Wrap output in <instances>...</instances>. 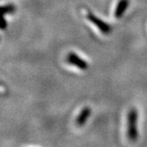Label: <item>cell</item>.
Instances as JSON below:
<instances>
[{"label": "cell", "instance_id": "cell-5", "mask_svg": "<svg viewBox=\"0 0 147 147\" xmlns=\"http://www.w3.org/2000/svg\"><path fill=\"white\" fill-rule=\"evenodd\" d=\"M130 3V0H119L115 9V17L116 19H120L126 13Z\"/></svg>", "mask_w": 147, "mask_h": 147}, {"label": "cell", "instance_id": "cell-6", "mask_svg": "<svg viewBox=\"0 0 147 147\" xmlns=\"http://www.w3.org/2000/svg\"><path fill=\"white\" fill-rule=\"evenodd\" d=\"M1 11H2V16L12 14V13H14L16 11V6L14 5V4H11V3L2 6Z\"/></svg>", "mask_w": 147, "mask_h": 147}, {"label": "cell", "instance_id": "cell-7", "mask_svg": "<svg viewBox=\"0 0 147 147\" xmlns=\"http://www.w3.org/2000/svg\"><path fill=\"white\" fill-rule=\"evenodd\" d=\"M2 23H1V30H5L6 28L7 27V21L5 19V16H2Z\"/></svg>", "mask_w": 147, "mask_h": 147}, {"label": "cell", "instance_id": "cell-3", "mask_svg": "<svg viewBox=\"0 0 147 147\" xmlns=\"http://www.w3.org/2000/svg\"><path fill=\"white\" fill-rule=\"evenodd\" d=\"M65 61L66 63L73 65L80 70H87L88 69V63L87 62V61L80 57L77 53L73 52H70L67 54Z\"/></svg>", "mask_w": 147, "mask_h": 147}, {"label": "cell", "instance_id": "cell-2", "mask_svg": "<svg viewBox=\"0 0 147 147\" xmlns=\"http://www.w3.org/2000/svg\"><path fill=\"white\" fill-rule=\"evenodd\" d=\"M87 19L92 25H94L95 26L100 30V33H102L103 34H109L112 31V28L107 22H105L102 19L99 18L98 16H96L91 11H89L87 14Z\"/></svg>", "mask_w": 147, "mask_h": 147}, {"label": "cell", "instance_id": "cell-1", "mask_svg": "<svg viewBox=\"0 0 147 147\" xmlns=\"http://www.w3.org/2000/svg\"><path fill=\"white\" fill-rule=\"evenodd\" d=\"M138 111L135 108L129 110L127 115V137L130 142H136L139 137Z\"/></svg>", "mask_w": 147, "mask_h": 147}, {"label": "cell", "instance_id": "cell-4", "mask_svg": "<svg viewBox=\"0 0 147 147\" xmlns=\"http://www.w3.org/2000/svg\"><path fill=\"white\" fill-rule=\"evenodd\" d=\"M91 114H92V110H91L90 107H88V106L84 107L82 110H80L78 116L76 117V119H75L76 125L79 127H82L85 125L86 123L88 120V119L90 118Z\"/></svg>", "mask_w": 147, "mask_h": 147}]
</instances>
